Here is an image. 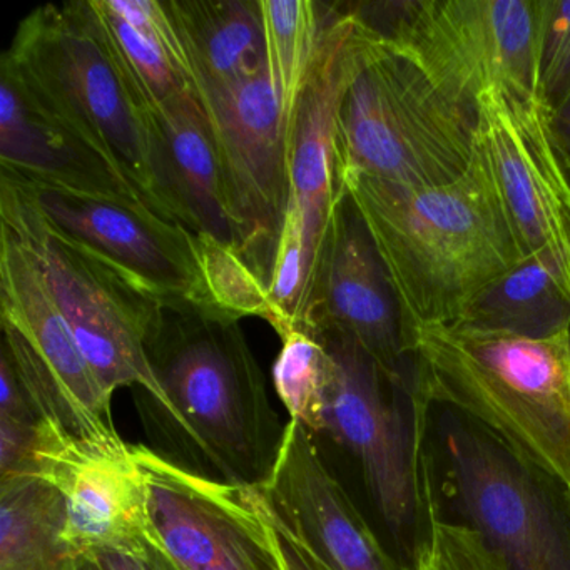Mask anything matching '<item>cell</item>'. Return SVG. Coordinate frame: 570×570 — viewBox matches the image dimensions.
<instances>
[{
	"mask_svg": "<svg viewBox=\"0 0 570 570\" xmlns=\"http://www.w3.org/2000/svg\"><path fill=\"white\" fill-rule=\"evenodd\" d=\"M259 489L330 570H413L383 547L302 423H286L275 469Z\"/></svg>",
	"mask_w": 570,
	"mask_h": 570,
	"instance_id": "obj_18",
	"label": "cell"
},
{
	"mask_svg": "<svg viewBox=\"0 0 570 570\" xmlns=\"http://www.w3.org/2000/svg\"><path fill=\"white\" fill-rule=\"evenodd\" d=\"M450 480L470 527L512 570H570V532L539 475L470 422L443 429Z\"/></svg>",
	"mask_w": 570,
	"mask_h": 570,
	"instance_id": "obj_15",
	"label": "cell"
},
{
	"mask_svg": "<svg viewBox=\"0 0 570 570\" xmlns=\"http://www.w3.org/2000/svg\"><path fill=\"white\" fill-rule=\"evenodd\" d=\"M305 332L352 340L390 382L405 385L412 380V372H405L409 355L395 292L348 195L340 203L326 239Z\"/></svg>",
	"mask_w": 570,
	"mask_h": 570,
	"instance_id": "obj_17",
	"label": "cell"
},
{
	"mask_svg": "<svg viewBox=\"0 0 570 570\" xmlns=\"http://www.w3.org/2000/svg\"><path fill=\"white\" fill-rule=\"evenodd\" d=\"M21 185L52 225L166 312L218 315L198 233L126 196L72 195Z\"/></svg>",
	"mask_w": 570,
	"mask_h": 570,
	"instance_id": "obj_12",
	"label": "cell"
},
{
	"mask_svg": "<svg viewBox=\"0 0 570 570\" xmlns=\"http://www.w3.org/2000/svg\"><path fill=\"white\" fill-rule=\"evenodd\" d=\"M146 562H148L149 570H178L151 539H149L148 550H146Z\"/></svg>",
	"mask_w": 570,
	"mask_h": 570,
	"instance_id": "obj_32",
	"label": "cell"
},
{
	"mask_svg": "<svg viewBox=\"0 0 570 570\" xmlns=\"http://www.w3.org/2000/svg\"><path fill=\"white\" fill-rule=\"evenodd\" d=\"M259 8L266 71L286 125L318 55L333 4L320 0H259Z\"/></svg>",
	"mask_w": 570,
	"mask_h": 570,
	"instance_id": "obj_24",
	"label": "cell"
},
{
	"mask_svg": "<svg viewBox=\"0 0 570 570\" xmlns=\"http://www.w3.org/2000/svg\"><path fill=\"white\" fill-rule=\"evenodd\" d=\"M540 95L552 115L570 102V0H543Z\"/></svg>",
	"mask_w": 570,
	"mask_h": 570,
	"instance_id": "obj_28",
	"label": "cell"
},
{
	"mask_svg": "<svg viewBox=\"0 0 570 570\" xmlns=\"http://www.w3.org/2000/svg\"><path fill=\"white\" fill-rule=\"evenodd\" d=\"M61 492L38 475L0 480V570H69Z\"/></svg>",
	"mask_w": 570,
	"mask_h": 570,
	"instance_id": "obj_23",
	"label": "cell"
},
{
	"mask_svg": "<svg viewBox=\"0 0 570 570\" xmlns=\"http://www.w3.org/2000/svg\"><path fill=\"white\" fill-rule=\"evenodd\" d=\"M149 539L178 570H285L253 487L202 475L145 445Z\"/></svg>",
	"mask_w": 570,
	"mask_h": 570,
	"instance_id": "obj_14",
	"label": "cell"
},
{
	"mask_svg": "<svg viewBox=\"0 0 570 570\" xmlns=\"http://www.w3.org/2000/svg\"><path fill=\"white\" fill-rule=\"evenodd\" d=\"M0 175L32 188L145 203L101 158L49 121L0 76ZM155 212V209H153Z\"/></svg>",
	"mask_w": 570,
	"mask_h": 570,
	"instance_id": "obj_20",
	"label": "cell"
},
{
	"mask_svg": "<svg viewBox=\"0 0 570 570\" xmlns=\"http://www.w3.org/2000/svg\"><path fill=\"white\" fill-rule=\"evenodd\" d=\"M0 223L32 249L82 355L106 392L138 389L159 413L168 410L148 355L165 309L132 288L81 243L52 225L31 193L0 176Z\"/></svg>",
	"mask_w": 570,
	"mask_h": 570,
	"instance_id": "obj_8",
	"label": "cell"
},
{
	"mask_svg": "<svg viewBox=\"0 0 570 570\" xmlns=\"http://www.w3.org/2000/svg\"><path fill=\"white\" fill-rule=\"evenodd\" d=\"M342 185L389 273L405 350L413 330L459 322L487 286L523 259L480 149L469 171L449 185L409 189L362 176Z\"/></svg>",
	"mask_w": 570,
	"mask_h": 570,
	"instance_id": "obj_1",
	"label": "cell"
},
{
	"mask_svg": "<svg viewBox=\"0 0 570 570\" xmlns=\"http://www.w3.org/2000/svg\"><path fill=\"white\" fill-rule=\"evenodd\" d=\"M318 338L332 355L322 435L356 460L383 522L403 539L425 520L423 435L430 405L413 376L395 385L352 340Z\"/></svg>",
	"mask_w": 570,
	"mask_h": 570,
	"instance_id": "obj_9",
	"label": "cell"
},
{
	"mask_svg": "<svg viewBox=\"0 0 570 570\" xmlns=\"http://www.w3.org/2000/svg\"><path fill=\"white\" fill-rule=\"evenodd\" d=\"M173 425L219 480L263 487L272 476L285 426L238 320L166 312L148 342Z\"/></svg>",
	"mask_w": 570,
	"mask_h": 570,
	"instance_id": "obj_4",
	"label": "cell"
},
{
	"mask_svg": "<svg viewBox=\"0 0 570 570\" xmlns=\"http://www.w3.org/2000/svg\"><path fill=\"white\" fill-rule=\"evenodd\" d=\"M102 570H149L146 557L129 552H98L92 553Z\"/></svg>",
	"mask_w": 570,
	"mask_h": 570,
	"instance_id": "obj_30",
	"label": "cell"
},
{
	"mask_svg": "<svg viewBox=\"0 0 570 570\" xmlns=\"http://www.w3.org/2000/svg\"><path fill=\"white\" fill-rule=\"evenodd\" d=\"M406 355L429 405L462 413L570 502V332L532 340L456 323L419 326Z\"/></svg>",
	"mask_w": 570,
	"mask_h": 570,
	"instance_id": "obj_2",
	"label": "cell"
},
{
	"mask_svg": "<svg viewBox=\"0 0 570 570\" xmlns=\"http://www.w3.org/2000/svg\"><path fill=\"white\" fill-rule=\"evenodd\" d=\"M253 493L285 570H330L309 549L308 543L283 519L282 513L272 505L265 492L259 487H255Z\"/></svg>",
	"mask_w": 570,
	"mask_h": 570,
	"instance_id": "obj_29",
	"label": "cell"
},
{
	"mask_svg": "<svg viewBox=\"0 0 570 570\" xmlns=\"http://www.w3.org/2000/svg\"><path fill=\"white\" fill-rule=\"evenodd\" d=\"M456 325L523 338H553L570 332V293L547 263L523 258L487 286Z\"/></svg>",
	"mask_w": 570,
	"mask_h": 570,
	"instance_id": "obj_22",
	"label": "cell"
},
{
	"mask_svg": "<svg viewBox=\"0 0 570 570\" xmlns=\"http://www.w3.org/2000/svg\"><path fill=\"white\" fill-rule=\"evenodd\" d=\"M553 131H556L560 151H562L567 166H569L570 169V102L562 111L553 115Z\"/></svg>",
	"mask_w": 570,
	"mask_h": 570,
	"instance_id": "obj_31",
	"label": "cell"
},
{
	"mask_svg": "<svg viewBox=\"0 0 570 570\" xmlns=\"http://www.w3.org/2000/svg\"><path fill=\"white\" fill-rule=\"evenodd\" d=\"M0 350L46 422L78 439L125 442L111 393L82 355L35 253L8 225L0 226Z\"/></svg>",
	"mask_w": 570,
	"mask_h": 570,
	"instance_id": "obj_10",
	"label": "cell"
},
{
	"mask_svg": "<svg viewBox=\"0 0 570 570\" xmlns=\"http://www.w3.org/2000/svg\"><path fill=\"white\" fill-rule=\"evenodd\" d=\"M166 8L185 42L195 95L266 72L259 0H166Z\"/></svg>",
	"mask_w": 570,
	"mask_h": 570,
	"instance_id": "obj_21",
	"label": "cell"
},
{
	"mask_svg": "<svg viewBox=\"0 0 570 570\" xmlns=\"http://www.w3.org/2000/svg\"><path fill=\"white\" fill-rule=\"evenodd\" d=\"M476 126V108L449 98L376 38L340 105V181L362 176L409 189L449 185L475 161Z\"/></svg>",
	"mask_w": 570,
	"mask_h": 570,
	"instance_id": "obj_6",
	"label": "cell"
},
{
	"mask_svg": "<svg viewBox=\"0 0 570 570\" xmlns=\"http://www.w3.org/2000/svg\"><path fill=\"white\" fill-rule=\"evenodd\" d=\"M69 570H102L95 556H81L72 562Z\"/></svg>",
	"mask_w": 570,
	"mask_h": 570,
	"instance_id": "obj_33",
	"label": "cell"
},
{
	"mask_svg": "<svg viewBox=\"0 0 570 570\" xmlns=\"http://www.w3.org/2000/svg\"><path fill=\"white\" fill-rule=\"evenodd\" d=\"M279 338L282 348L273 365V385L289 420L318 435L332 380V355L322 338L303 330H289Z\"/></svg>",
	"mask_w": 570,
	"mask_h": 570,
	"instance_id": "obj_26",
	"label": "cell"
},
{
	"mask_svg": "<svg viewBox=\"0 0 570 570\" xmlns=\"http://www.w3.org/2000/svg\"><path fill=\"white\" fill-rule=\"evenodd\" d=\"M163 191L176 222L232 246L218 146L195 92L175 96L151 116Z\"/></svg>",
	"mask_w": 570,
	"mask_h": 570,
	"instance_id": "obj_19",
	"label": "cell"
},
{
	"mask_svg": "<svg viewBox=\"0 0 570 570\" xmlns=\"http://www.w3.org/2000/svg\"><path fill=\"white\" fill-rule=\"evenodd\" d=\"M385 48L476 108L492 88L540 95L543 0L346 2Z\"/></svg>",
	"mask_w": 570,
	"mask_h": 570,
	"instance_id": "obj_7",
	"label": "cell"
},
{
	"mask_svg": "<svg viewBox=\"0 0 570 570\" xmlns=\"http://www.w3.org/2000/svg\"><path fill=\"white\" fill-rule=\"evenodd\" d=\"M476 139L523 258L570 293V169L542 95L492 88L476 99Z\"/></svg>",
	"mask_w": 570,
	"mask_h": 570,
	"instance_id": "obj_11",
	"label": "cell"
},
{
	"mask_svg": "<svg viewBox=\"0 0 570 570\" xmlns=\"http://www.w3.org/2000/svg\"><path fill=\"white\" fill-rule=\"evenodd\" d=\"M413 562V570H512L473 527L442 517L430 472L425 479L423 533L415 543Z\"/></svg>",
	"mask_w": 570,
	"mask_h": 570,
	"instance_id": "obj_27",
	"label": "cell"
},
{
	"mask_svg": "<svg viewBox=\"0 0 570 570\" xmlns=\"http://www.w3.org/2000/svg\"><path fill=\"white\" fill-rule=\"evenodd\" d=\"M0 76L149 208L176 222L163 191L151 121L122 81L89 0L46 4L26 16L0 59Z\"/></svg>",
	"mask_w": 570,
	"mask_h": 570,
	"instance_id": "obj_3",
	"label": "cell"
},
{
	"mask_svg": "<svg viewBox=\"0 0 570 570\" xmlns=\"http://www.w3.org/2000/svg\"><path fill=\"white\" fill-rule=\"evenodd\" d=\"M332 4L318 55L285 125L288 199L268 286L272 326L279 336L306 328L326 239L346 196L336 155L338 109L376 39L345 0Z\"/></svg>",
	"mask_w": 570,
	"mask_h": 570,
	"instance_id": "obj_5",
	"label": "cell"
},
{
	"mask_svg": "<svg viewBox=\"0 0 570 570\" xmlns=\"http://www.w3.org/2000/svg\"><path fill=\"white\" fill-rule=\"evenodd\" d=\"M36 475L65 499L66 546L72 556L129 552L146 557L148 482L126 442H91L45 422L36 449Z\"/></svg>",
	"mask_w": 570,
	"mask_h": 570,
	"instance_id": "obj_16",
	"label": "cell"
},
{
	"mask_svg": "<svg viewBox=\"0 0 570 570\" xmlns=\"http://www.w3.org/2000/svg\"><path fill=\"white\" fill-rule=\"evenodd\" d=\"M195 96L218 146L233 249L268 293L288 199L285 119L268 71Z\"/></svg>",
	"mask_w": 570,
	"mask_h": 570,
	"instance_id": "obj_13",
	"label": "cell"
},
{
	"mask_svg": "<svg viewBox=\"0 0 570 570\" xmlns=\"http://www.w3.org/2000/svg\"><path fill=\"white\" fill-rule=\"evenodd\" d=\"M109 55L136 105L151 119L165 102L193 91L185 76L151 39L119 18L108 0H89Z\"/></svg>",
	"mask_w": 570,
	"mask_h": 570,
	"instance_id": "obj_25",
	"label": "cell"
}]
</instances>
